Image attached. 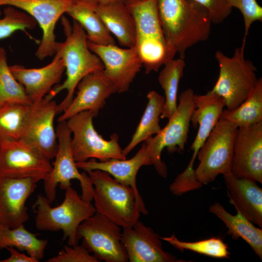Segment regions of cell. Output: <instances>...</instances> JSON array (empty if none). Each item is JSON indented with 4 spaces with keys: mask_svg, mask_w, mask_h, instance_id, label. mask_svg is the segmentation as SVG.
Masks as SVG:
<instances>
[{
    "mask_svg": "<svg viewBox=\"0 0 262 262\" xmlns=\"http://www.w3.org/2000/svg\"><path fill=\"white\" fill-rule=\"evenodd\" d=\"M238 127L227 119L220 118L199 148V163L195 170L201 184L213 182L219 175L231 173L234 142Z\"/></svg>",
    "mask_w": 262,
    "mask_h": 262,
    "instance_id": "52a82bcc",
    "label": "cell"
},
{
    "mask_svg": "<svg viewBox=\"0 0 262 262\" xmlns=\"http://www.w3.org/2000/svg\"><path fill=\"white\" fill-rule=\"evenodd\" d=\"M36 23L35 20L26 13L7 6L2 17L0 10V39L8 37L17 31L33 29Z\"/></svg>",
    "mask_w": 262,
    "mask_h": 262,
    "instance_id": "836d02e7",
    "label": "cell"
},
{
    "mask_svg": "<svg viewBox=\"0 0 262 262\" xmlns=\"http://www.w3.org/2000/svg\"><path fill=\"white\" fill-rule=\"evenodd\" d=\"M194 93L191 88L182 92L179 97V104L173 115L168 119L167 125L154 136L145 142L151 152L153 166L157 173L166 178L167 169L161 159L163 149L166 148L170 153L181 152L187 143L191 117L195 104Z\"/></svg>",
    "mask_w": 262,
    "mask_h": 262,
    "instance_id": "9c48e42d",
    "label": "cell"
},
{
    "mask_svg": "<svg viewBox=\"0 0 262 262\" xmlns=\"http://www.w3.org/2000/svg\"><path fill=\"white\" fill-rule=\"evenodd\" d=\"M229 203L253 224L262 228V189L250 178L223 176Z\"/></svg>",
    "mask_w": 262,
    "mask_h": 262,
    "instance_id": "7402d4cb",
    "label": "cell"
},
{
    "mask_svg": "<svg viewBox=\"0 0 262 262\" xmlns=\"http://www.w3.org/2000/svg\"><path fill=\"white\" fill-rule=\"evenodd\" d=\"M96 11L106 28L115 36L120 45L126 48L134 47L135 22L127 5L121 0L98 3Z\"/></svg>",
    "mask_w": 262,
    "mask_h": 262,
    "instance_id": "cb8c5ba5",
    "label": "cell"
},
{
    "mask_svg": "<svg viewBox=\"0 0 262 262\" xmlns=\"http://www.w3.org/2000/svg\"><path fill=\"white\" fill-rule=\"evenodd\" d=\"M56 132L58 148L55 161L50 172L43 180L46 197L51 204L56 198L58 185L65 190L71 185V180H77L82 189L81 197L91 202L94 187L87 173H80L78 170L71 146L72 132L66 121L58 122Z\"/></svg>",
    "mask_w": 262,
    "mask_h": 262,
    "instance_id": "ba28073f",
    "label": "cell"
},
{
    "mask_svg": "<svg viewBox=\"0 0 262 262\" xmlns=\"http://www.w3.org/2000/svg\"><path fill=\"white\" fill-rule=\"evenodd\" d=\"M3 102L32 104L23 86L10 71L5 49L0 47V102Z\"/></svg>",
    "mask_w": 262,
    "mask_h": 262,
    "instance_id": "1f68e13d",
    "label": "cell"
},
{
    "mask_svg": "<svg viewBox=\"0 0 262 262\" xmlns=\"http://www.w3.org/2000/svg\"><path fill=\"white\" fill-rule=\"evenodd\" d=\"M36 183L31 178L0 176V225L13 228L28 220L26 203Z\"/></svg>",
    "mask_w": 262,
    "mask_h": 262,
    "instance_id": "ac0fdd59",
    "label": "cell"
},
{
    "mask_svg": "<svg viewBox=\"0 0 262 262\" xmlns=\"http://www.w3.org/2000/svg\"><path fill=\"white\" fill-rule=\"evenodd\" d=\"M96 0H71L66 12L84 30L88 41L100 45H114V38L96 11Z\"/></svg>",
    "mask_w": 262,
    "mask_h": 262,
    "instance_id": "d4e9b609",
    "label": "cell"
},
{
    "mask_svg": "<svg viewBox=\"0 0 262 262\" xmlns=\"http://www.w3.org/2000/svg\"><path fill=\"white\" fill-rule=\"evenodd\" d=\"M176 249L183 252L190 250L200 254L216 258H229V252L227 244L219 237H212L194 242L181 241L175 234L168 237H161Z\"/></svg>",
    "mask_w": 262,
    "mask_h": 262,
    "instance_id": "d6a6232c",
    "label": "cell"
},
{
    "mask_svg": "<svg viewBox=\"0 0 262 262\" xmlns=\"http://www.w3.org/2000/svg\"><path fill=\"white\" fill-rule=\"evenodd\" d=\"M203 7L208 12L212 23L223 22L231 14V8L227 0H191Z\"/></svg>",
    "mask_w": 262,
    "mask_h": 262,
    "instance_id": "74e56055",
    "label": "cell"
},
{
    "mask_svg": "<svg viewBox=\"0 0 262 262\" xmlns=\"http://www.w3.org/2000/svg\"><path fill=\"white\" fill-rule=\"evenodd\" d=\"M76 88V96L58 117V122L66 121L74 115L84 111H90L96 116L105 105L106 99L116 93L114 85L106 77L103 70L85 76Z\"/></svg>",
    "mask_w": 262,
    "mask_h": 262,
    "instance_id": "d6986e66",
    "label": "cell"
},
{
    "mask_svg": "<svg viewBox=\"0 0 262 262\" xmlns=\"http://www.w3.org/2000/svg\"><path fill=\"white\" fill-rule=\"evenodd\" d=\"M48 262H98V260L83 245L71 246L66 245L58 254Z\"/></svg>",
    "mask_w": 262,
    "mask_h": 262,
    "instance_id": "d590c367",
    "label": "cell"
},
{
    "mask_svg": "<svg viewBox=\"0 0 262 262\" xmlns=\"http://www.w3.org/2000/svg\"><path fill=\"white\" fill-rule=\"evenodd\" d=\"M157 2L158 0H145L128 6L135 22L134 47L147 74L157 71L167 61L174 58L162 29Z\"/></svg>",
    "mask_w": 262,
    "mask_h": 262,
    "instance_id": "5b68a950",
    "label": "cell"
},
{
    "mask_svg": "<svg viewBox=\"0 0 262 262\" xmlns=\"http://www.w3.org/2000/svg\"><path fill=\"white\" fill-rule=\"evenodd\" d=\"M36 213L35 225L40 230H62L63 240L69 246L78 244L80 225L97 212L91 202L84 200L71 186L65 190L62 203L52 207L46 196L39 195L33 206Z\"/></svg>",
    "mask_w": 262,
    "mask_h": 262,
    "instance_id": "277c9868",
    "label": "cell"
},
{
    "mask_svg": "<svg viewBox=\"0 0 262 262\" xmlns=\"http://www.w3.org/2000/svg\"><path fill=\"white\" fill-rule=\"evenodd\" d=\"M121 234L120 226L97 212L83 221L77 230L82 245L99 262H128Z\"/></svg>",
    "mask_w": 262,
    "mask_h": 262,
    "instance_id": "8fae6325",
    "label": "cell"
},
{
    "mask_svg": "<svg viewBox=\"0 0 262 262\" xmlns=\"http://www.w3.org/2000/svg\"><path fill=\"white\" fill-rule=\"evenodd\" d=\"M231 8L238 9L242 14L245 32L242 44H246L251 25L256 21H262V7L256 0H227Z\"/></svg>",
    "mask_w": 262,
    "mask_h": 262,
    "instance_id": "e575fe53",
    "label": "cell"
},
{
    "mask_svg": "<svg viewBox=\"0 0 262 262\" xmlns=\"http://www.w3.org/2000/svg\"><path fill=\"white\" fill-rule=\"evenodd\" d=\"M98 3L104 4L121 0H96Z\"/></svg>",
    "mask_w": 262,
    "mask_h": 262,
    "instance_id": "60d3db41",
    "label": "cell"
},
{
    "mask_svg": "<svg viewBox=\"0 0 262 262\" xmlns=\"http://www.w3.org/2000/svg\"><path fill=\"white\" fill-rule=\"evenodd\" d=\"M88 46L102 62L103 73L116 93L126 92L143 66L135 47L121 48L115 44L100 45L88 41Z\"/></svg>",
    "mask_w": 262,
    "mask_h": 262,
    "instance_id": "9a60e30c",
    "label": "cell"
},
{
    "mask_svg": "<svg viewBox=\"0 0 262 262\" xmlns=\"http://www.w3.org/2000/svg\"><path fill=\"white\" fill-rule=\"evenodd\" d=\"M95 115L90 111L77 114L66 120L73 137L71 146L76 162H85L90 159L104 162L111 159H125L118 143L116 133L109 140L103 139L94 128Z\"/></svg>",
    "mask_w": 262,
    "mask_h": 262,
    "instance_id": "30bf717a",
    "label": "cell"
},
{
    "mask_svg": "<svg viewBox=\"0 0 262 262\" xmlns=\"http://www.w3.org/2000/svg\"><path fill=\"white\" fill-rule=\"evenodd\" d=\"M50 160L24 141L0 142V176L44 180L52 165Z\"/></svg>",
    "mask_w": 262,
    "mask_h": 262,
    "instance_id": "7c38bea8",
    "label": "cell"
},
{
    "mask_svg": "<svg viewBox=\"0 0 262 262\" xmlns=\"http://www.w3.org/2000/svg\"><path fill=\"white\" fill-rule=\"evenodd\" d=\"M195 108L190 122L194 128L198 126L190 149L193 154L188 165L193 166L197 152L219 120L225 107L224 98L212 90L205 95H194Z\"/></svg>",
    "mask_w": 262,
    "mask_h": 262,
    "instance_id": "603a6c76",
    "label": "cell"
},
{
    "mask_svg": "<svg viewBox=\"0 0 262 262\" xmlns=\"http://www.w3.org/2000/svg\"><path fill=\"white\" fill-rule=\"evenodd\" d=\"M202 185L196 179L193 167L188 165L170 185L169 190L173 195L180 196L189 191L198 189Z\"/></svg>",
    "mask_w": 262,
    "mask_h": 262,
    "instance_id": "8d00e7d4",
    "label": "cell"
},
{
    "mask_svg": "<svg viewBox=\"0 0 262 262\" xmlns=\"http://www.w3.org/2000/svg\"><path fill=\"white\" fill-rule=\"evenodd\" d=\"M58 104L44 98L31 105L20 139L35 147L49 160L55 158L58 140L54 120Z\"/></svg>",
    "mask_w": 262,
    "mask_h": 262,
    "instance_id": "5bb4252c",
    "label": "cell"
},
{
    "mask_svg": "<svg viewBox=\"0 0 262 262\" xmlns=\"http://www.w3.org/2000/svg\"><path fill=\"white\" fill-rule=\"evenodd\" d=\"M160 72L158 81L164 92V106L161 118L169 119L177 108L179 82L183 75L185 63L184 59H172L164 64Z\"/></svg>",
    "mask_w": 262,
    "mask_h": 262,
    "instance_id": "f1b7e54d",
    "label": "cell"
},
{
    "mask_svg": "<svg viewBox=\"0 0 262 262\" xmlns=\"http://www.w3.org/2000/svg\"><path fill=\"white\" fill-rule=\"evenodd\" d=\"M71 0H0V6H10L24 11L37 21L43 32L35 52L40 60L55 54V26L66 13Z\"/></svg>",
    "mask_w": 262,
    "mask_h": 262,
    "instance_id": "4fadbf2b",
    "label": "cell"
},
{
    "mask_svg": "<svg viewBox=\"0 0 262 262\" xmlns=\"http://www.w3.org/2000/svg\"><path fill=\"white\" fill-rule=\"evenodd\" d=\"M148 102L140 121L128 145L122 149L126 156L139 143L159 133L162 130L159 125L160 116L164 106V97L155 91L147 95Z\"/></svg>",
    "mask_w": 262,
    "mask_h": 262,
    "instance_id": "4316f807",
    "label": "cell"
},
{
    "mask_svg": "<svg viewBox=\"0 0 262 262\" xmlns=\"http://www.w3.org/2000/svg\"><path fill=\"white\" fill-rule=\"evenodd\" d=\"M220 118L234 123L238 128L255 124L262 121V79L257 84L247 98L232 110H223Z\"/></svg>",
    "mask_w": 262,
    "mask_h": 262,
    "instance_id": "f546056e",
    "label": "cell"
},
{
    "mask_svg": "<svg viewBox=\"0 0 262 262\" xmlns=\"http://www.w3.org/2000/svg\"><path fill=\"white\" fill-rule=\"evenodd\" d=\"M158 16L168 49L184 59L187 50L209 37L212 23L207 10L191 0H158Z\"/></svg>",
    "mask_w": 262,
    "mask_h": 262,
    "instance_id": "6da1fadb",
    "label": "cell"
},
{
    "mask_svg": "<svg viewBox=\"0 0 262 262\" xmlns=\"http://www.w3.org/2000/svg\"><path fill=\"white\" fill-rule=\"evenodd\" d=\"M209 211L225 224L229 235L234 239H243L262 260V229L256 227L237 210L235 215L231 214L219 202L210 206Z\"/></svg>",
    "mask_w": 262,
    "mask_h": 262,
    "instance_id": "484cf974",
    "label": "cell"
},
{
    "mask_svg": "<svg viewBox=\"0 0 262 262\" xmlns=\"http://www.w3.org/2000/svg\"><path fill=\"white\" fill-rule=\"evenodd\" d=\"M87 173L94 187L93 200L97 212L122 228L132 227L141 213L148 214L143 198L132 188L116 181L105 171L95 170Z\"/></svg>",
    "mask_w": 262,
    "mask_h": 262,
    "instance_id": "3957f363",
    "label": "cell"
},
{
    "mask_svg": "<svg viewBox=\"0 0 262 262\" xmlns=\"http://www.w3.org/2000/svg\"><path fill=\"white\" fill-rule=\"evenodd\" d=\"M245 45L236 48L231 57L220 50L215 54L219 74L212 90L224 98L229 110L236 109L247 98L258 80L256 67L245 57Z\"/></svg>",
    "mask_w": 262,
    "mask_h": 262,
    "instance_id": "8992f818",
    "label": "cell"
},
{
    "mask_svg": "<svg viewBox=\"0 0 262 262\" xmlns=\"http://www.w3.org/2000/svg\"><path fill=\"white\" fill-rule=\"evenodd\" d=\"M61 21L66 39L63 42H56L55 54L64 61L66 78L44 97L51 100L63 90H66V97L58 104V114L63 113L70 105L77 86L82 78L89 73L103 69L100 59L89 49L86 33L80 24L74 20L71 24L64 16L61 17Z\"/></svg>",
    "mask_w": 262,
    "mask_h": 262,
    "instance_id": "7a4b0ae2",
    "label": "cell"
},
{
    "mask_svg": "<svg viewBox=\"0 0 262 262\" xmlns=\"http://www.w3.org/2000/svg\"><path fill=\"white\" fill-rule=\"evenodd\" d=\"M121 241L130 262H179L164 251L160 236L139 220L131 228H122Z\"/></svg>",
    "mask_w": 262,
    "mask_h": 262,
    "instance_id": "e0dca14e",
    "label": "cell"
},
{
    "mask_svg": "<svg viewBox=\"0 0 262 262\" xmlns=\"http://www.w3.org/2000/svg\"><path fill=\"white\" fill-rule=\"evenodd\" d=\"M31 106L0 102V142L20 139Z\"/></svg>",
    "mask_w": 262,
    "mask_h": 262,
    "instance_id": "4dcf8cb0",
    "label": "cell"
},
{
    "mask_svg": "<svg viewBox=\"0 0 262 262\" xmlns=\"http://www.w3.org/2000/svg\"><path fill=\"white\" fill-rule=\"evenodd\" d=\"M6 249L10 253L8 258L0 260V262H38L39 261L29 255H26L24 253H20L16 248L10 246Z\"/></svg>",
    "mask_w": 262,
    "mask_h": 262,
    "instance_id": "f35d334b",
    "label": "cell"
},
{
    "mask_svg": "<svg viewBox=\"0 0 262 262\" xmlns=\"http://www.w3.org/2000/svg\"><path fill=\"white\" fill-rule=\"evenodd\" d=\"M13 75L23 87L32 104L40 102L55 84L58 83L65 70L63 59L56 54L47 65L37 68L22 66H9Z\"/></svg>",
    "mask_w": 262,
    "mask_h": 262,
    "instance_id": "ffe728a7",
    "label": "cell"
},
{
    "mask_svg": "<svg viewBox=\"0 0 262 262\" xmlns=\"http://www.w3.org/2000/svg\"><path fill=\"white\" fill-rule=\"evenodd\" d=\"M28 230L24 224L10 228L0 225V249L12 246L38 261L44 257L48 241Z\"/></svg>",
    "mask_w": 262,
    "mask_h": 262,
    "instance_id": "83f0119b",
    "label": "cell"
},
{
    "mask_svg": "<svg viewBox=\"0 0 262 262\" xmlns=\"http://www.w3.org/2000/svg\"><path fill=\"white\" fill-rule=\"evenodd\" d=\"M150 150L144 141L136 154L129 159H111L98 162L90 159L85 162H76L78 169L86 172L99 170L109 173L115 180L132 188L136 195L141 196L136 185V176L140 168L144 165H153Z\"/></svg>",
    "mask_w": 262,
    "mask_h": 262,
    "instance_id": "44dd1931",
    "label": "cell"
},
{
    "mask_svg": "<svg viewBox=\"0 0 262 262\" xmlns=\"http://www.w3.org/2000/svg\"><path fill=\"white\" fill-rule=\"evenodd\" d=\"M144 0H121L122 2L128 6L135 4Z\"/></svg>",
    "mask_w": 262,
    "mask_h": 262,
    "instance_id": "ab89813d",
    "label": "cell"
},
{
    "mask_svg": "<svg viewBox=\"0 0 262 262\" xmlns=\"http://www.w3.org/2000/svg\"><path fill=\"white\" fill-rule=\"evenodd\" d=\"M231 173L262 183V121L238 128Z\"/></svg>",
    "mask_w": 262,
    "mask_h": 262,
    "instance_id": "2e32d148",
    "label": "cell"
}]
</instances>
